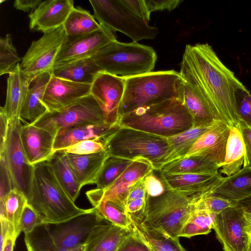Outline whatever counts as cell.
I'll list each match as a JSON object with an SVG mask.
<instances>
[{"label":"cell","instance_id":"6da1fadb","mask_svg":"<svg viewBox=\"0 0 251 251\" xmlns=\"http://www.w3.org/2000/svg\"><path fill=\"white\" fill-rule=\"evenodd\" d=\"M180 75L194 80L204 92L219 120L230 128L239 127L235 92L244 85L221 61L208 43L186 46L180 65Z\"/></svg>","mask_w":251,"mask_h":251},{"label":"cell","instance_id":"7a4b0ae2","mask_svg":"<svg viewBox=\"0 0 251 251\" xmlns=\"http://www.w3.org/2000/svg\"><path fill=\"white\" fill-rule=\"evenodd\" d=\"M25 195L45 224H57L87 212L77 207L57 179L48 161L30 165Z\"/></svg>","mask_w":251,"mask_h":251},{"label":"cell","instance_id":"3957f363","mask_svg":"<svg viewBox=\"0 0 251 251\" xmlns=\"http://www.w3.org/2000/svg\"><path fill=\"white\" fill-rule=\"evenodd\" d=\"M119 125L165 138L193 126L190 114L177 99L139 108L122 116Z\"/></svg>","mask_w":251,"mask_h":251},{"label":"cell","instance_id":"277c9868","mask_svg":"<svg viewBox=\"0 0 251 251\" xmlns=\"http://www.w3.org/2000/svg\"><path fill=\"white\" fill-rule=\"evenodd\" d=\"M125 78L120 119L135 110L170 99H178L182 78L175 70L151 72Z\"/></svg>","mask_w":251,"mask_h":251},{"label":"cell","instance_id":"5b68a950","mask_svg":"<svg viewBox=\"0 0 251 251\" xmlns=\"http://www.w3.org/2000/svg\"><path fill=\"white\" fill-rule=\"evenodd\" d=\"M93 57L102 72L123 77L152 72L157 59L151 47L117 40L103 47Z\"/></svg>","mask_w":251,"mask_h":251},{"label":"cell","instance_id":"8992f818","mask_svg":"<svg viewBox=\"0 0 251 251\" xmlns=\"http://www.w3.org/2000/svg\"><path fill=\"white\" fill-rule=\"evenodd\" d=\"M110 156L129 160L142 157L159 171L171 149L167 138L140 130L121 126L105 143Z\"/></svg>","mask_w":251,"mask_h":251},{"label":"cell","instance_id":"52a82bcc","mask_svg":"<svg viewBox=\"0 0 251 251\" xmlns=\"http://www.w3.org/2000/svg\"><path fill=\"white\" fill-rule=\"evenodd\" d=\"M194 210V204L188 197L166 189L159 196H149L141 222L173 238H179L180 231Z\"/></svg>","mask_w":251,"mask_h":251},{"label":"cell","instance_id":"ba28073f","mask_svg":"<svg viewBox=\"0 0 251 251\" xmlns=\"http://www.w3.org/2000/svg\"><path fill=\"white\" fill-rule=\"evenodd\" d=\"M95 19L99 24L112 31H120L133 42L142 39H153L158 34V28L132 13L121 0H89Z\"/></svg>","mask_w":251,"mask_h":251},{"label":"cell","instance_id":"9c48e42d","mask_svg":"<svg viewBox=\"0 0 251 251\" xmlns=\"http://www.w3.org/2000/svg\"><path fill=\"white\" fill-rule=\"evenodd\" d=\"M105 123L101 109L90 94L65 108L49 111L32 124L53 136L62 130L81 125Z\"/></svg>","mask_w":251,"mask_h":251},{"label":"cell","instance_id":"30bf717a","mask_svg":"<svg viewBox=\"0 0 251 251\" xmlns=\"http://www.w3.org/2000/svg\"><path fill=\"white\" fill-rule=\"evenodd\" d=\"M33 41L20 63L21 73L30 84L45 72L52 74L56 58L66 36L63 26L46 31Z\"/></svg>","mask_w":251,"mask_h":251},{"label":"cell","instance_id":"8fae6325","mask_svg":"<svg viewBox=\"0 0 251 251\" xmlns=\"http://www.w3.org/2000/svg\"><path fill=\"white\" fill-rule=\"evenodd\" d=\"M20 117L9 120L6 141L0 150L2 162L10 177L13 189L17 188L25 194L30 171L21 139L23 124Z\"/></svg>","mask_w":251,"mask_h":251},{"label":"cell","instance_id":"7c38bea8","mask_svg":"<svg viewBox=\"0 0 251 251\" xmlns=\"http://www.w3.org/2000/svg\"><path fill=\"white\" fill-rule=\"evenodd\" d=\"M104 219L93 207L87 212L57 224H44L53 242L58 247L72 249L85 244L89 235Z\"/></svg>","mask_w":251,"mask_h":251},{"label":"cell","instance_id":"4fadbf2b","mask_svg":"<svg viewBox=\"0 0 251 251\" xmlns=\"http://www.w3.org/2000/svg\"><path fill=\"white\" fill-rule=\"evenodd\" d=\"M115 40L116 39L113 32L102 25L99 29L90 33L66 35L53 68L93 56L103 47Z\"/></svg>","mask_w":251,"mask_h":251},{"label":"cell","instance_id":"5bb4252c","mask_svg":"<svg viewBox=\"0 0 251 251\" xmlns=\"http://www.w3.org/2000/svg\"><path fill=\"white\" fill-rule=\"evenodd\" d=\"M125 88V77L103 72L99 73L92 84L90 94L100 105L105 123L119 125Z\"/></svg>","mask_w":251,"mask_h":251},{"label":"cell","instance_id":"9a60e30c","mask_svg":"<svg viewBox=\"0 0 251 251\" xmlns=\"http://www.w3.org/2000/svg\"><path fill=\"white\" fill-rule=\"evenodd\" d=\"M213 229L224 251H247L250 235L242 208L236 205L216 215Z\"/></svg>","mask_w":251,"mask_h":251},{"label":"cell","instance_id":"2e32d148","mask_svg":"<svg viewBox=\"0 0 251 251\" xmlns=\"http://www.w3.org/2000/svg\"><path fill=\"white\" fill-rule=\"evenodd\" d=\"M160 172V179L167 190L184 195L193 203L201 198L212 193L224 177L216 175L168 174Z\"/></svg>","mask_w":251,"mask_h":251},{"label":"cell","instance_id":"e0dca14e","mask_svg":"<svg viewBox=\"0 0 251 251\" xmlns=\"http://www.w3.org/2000/svg\"><path fill=\"white\" fill-rule=\"evenodd\" d=\"M179 100L190 114L194 127L210 126L218 121L211 102L195 83L182 79Z\"/></svg>","mask_w":251,"mask_h":251},{"label":"cell","instance_id":"ac0fdd59","mask_svg":"<svg viewBox=\"0 0 251 251\" xmlns=\"http://www.w3.org/2000/svg\"><path fill=\"white\" fill-rule=\"evenodd\" d=\"M92 84L77 83L51 75L43 101L49 111L68 107L90 94Z\"/></svg>","mask_w":251,"mask_h":251},{"label":"cell","instance_id":"d6986e66","mask_svg":"<svg viewBox=\"0 0 251 251\" xmlns=\"http://www.w3.org/2000/svg\"><path fill=\"white\" fill-rule=\"evenodd\" d=\"M230 127L216 121L194 144L185 156L197 155L205 158L220 166L224 162Z\"/></svg>","mask_w":251,"mask_h":251},{"label":"cell","instance_id":"ffe728a7","mask_svg":"<svg viewBox=\"0 0 251 251\" xmlns=\"http://www.w3.org/2000/svg\"><path fill=\"white\" fill-rule=\"evenodd\" d=\"M21 139L29 165L48 161L55 153V137L46 130L32 124L23 125Z\"/></svg>","mask_w":251,"mask_h":251},{"label":"cell","instance_id":"44dd1931","mask_svg":"<svg viewBox=\"0 0 251 251\" xmlns=\"http://www.w3.org/2000/svg\"><path fill=\"white\" fill-rule=\"evenodd\" d=\"M74 2L73 0L43 1L29 15L30 29L44 33L63 25L75 7Z\"/></svg>","mask_w":251,"mask_h":251},{"label":"cell","instance_id":"7402d4cb","mask_svg":"<svg viewBox=\"0 0 251 251\" xmlns=\"http://www.w3.org/2000/svg\"><path fill=\"white\" fill-rule=\"evenodd\" d=\"M106 123L75 126L61 130L55 137L53 150L55 152L78 142L96 140L104 144L109 137L120 127Z\"/></svg>","mask_w":251,"mask_h":251},{"label":"cell","instance_id":"603a6c76","mask_svg":"<svg viewBox=\"0 0 251 251\" xmlns=\"http://www.w3.org/2000/svg\"><path fill=\"white\" fill-rule=\"evenodd\" d=\"M66 153L81 188L86 185L95 184L105 161L110 156L106 150L86 155Z\"/></svg>","mask_w":251,"mask_h":251},{"label":"cell","instance_id":"cb8c5ba5","mask_svg":"<svg viewBox=\"0 0 251 251\" xmlns=\"http://www.w3.org/2000/svg\"><path fill=\"white\" fill-rule=\"evenodd\" d=\"M131 232L104 220L89 235L85 251H116Z\"/></svg>","mask_w":251,"mask_h":251},{"label":"cell","instance_id":"d4e9b609","mask_svg":"<svg viewBox=\"0 0 251 251\" xmlns=\"http://www.w3.org/2000/svg\"><path fill=\"white\" fill-rule=\"evenodd\" d=\"M213 195L237 203L251 197V167L243 166L237 173L224 177L213 190Z\"/></svg>","mask_w":251,"mask_h":251},{"label":"cell","instance_id":"484cf974","mask_svg":"<svg viewBox=\"0 0 251 251\" xmlns=\"http://www.w3.org/2000/svg\"><path fill=\"white\" fill-rule=\"evenodd\" d=\"M51 75L50 72L44 73L32 82L21 111L20 117L22 120L33 124L49 112L43 99Z\"/></svg>","mask_w":251,"mask_h":251},{"label":"cell","instance_id":"4316f807","mask_svg":"<svg viewBox=\"0 0 251 251\" xmlns=\"http://www.w3.org/2000/svg\"><path fill=\"white\" fill-rule=\"evenodd\" d=\"M30 84L21 74L20 63L9 74L6 100L3 106L9 119L20 117V113Z\"/></svg>","mask_w":251,"mask_h":251},{"label":"cell","instance_id":"83f0119b","mask_svg":"<svg viewBox=\"0 0 251 251\" xmlns=\"http://www.w3.org/2000/svg\"><path fill=\"white\" fill-rule=\"evenodd\" d=\"M100 72L93 56L54 67L52 74L71 81L92 84Z\"/></svg>","mask_w":251,"mask_h":251},{"label":"cell","instance_id":"f1b7e54d","mask_svg":"<svg viewBox=\"0 0 251 251\" xmlns=\"http://www.w3.org/2000/svg\"><path fill=\"white\" fill-rule=\"evenodd\" d=\"M130 228L149 246L152 251H186L179 238H173L156 229L148 227L128 215Z\"/></svg>","mask_w":251,"mask_h":251},{"label":"cell","instance_id":"f546056e","mask_svg":"<svg viewBox=\"0 0 251 251\" xmlns=\"http://www.w3.org/2000/svg\"><path fill=\"white\" fill-rule=\"evenodd\" d=\"M245 148L239 127L230 128L227 141L225 156L219 172L226 176H231L240 171L244 165Z\"/></svg>","mask_w":251,"mask_h":251},{"label":"cell","instance_id":"4dcf8cb0","mask_svg":"<svg viewBox=\"0 0 251 251\" xmlns=\"http://www.w3.org/2000/svg\"><path fill=\"white\" fill-rule=\"evenodd\" d=\"M218 165L200 156H186L163 165L158 171L168 174H218Z\"/></svg>","mask_w":251,"mask_h":251},{"label":"cell","instance_id":"1f68e13d","mask_svg":"<svg viewBox=\"0 0 251 251\" xmlns=\"http://www.w3.org/2000/svg\"><path fill=\"white\" fill-rule=\"evenodd\" d=\"M27 203L25 194L17 188L12 189L3 199L0 200V218L8 222L15 242L21 232L20 221Z\"/></svg>","mask_w":251,"mask_h":251},{"label":"cell","instance_id":"d6a6232c","mask_svg":"<svg viewBox=\"0 0 251 251\" xmlns=\"http://www.w3.org/2000/svg\"><path fill=\"white\" fill-rule=\"evenodd\" d=\"M48 161L62 187L75 202L81 187L70 165L66 153L56 151Z\"/></svg>","mask_w":251,"mask_h":251},{"label":"cell","instance_id":"836d02e7","mask_svg":"<svg viewBox=\"0 0 251 251\" xmlns=\"http://www.w3.org/2000/svg\"><path fill=\"white\" fill-rule=\"evenodd\" d=\"M212 126L208 127L193 126L183 132L168 137L171 151L165 164L184 157L196 141Z\"/></svg>","mask_w":251,"mask_h":251},{"label":"cell","instance_id":"e575fe53","mask_svg":"<svg viewBox=\"0 0 251 251\" xmlns=\"http://www.w3.org/2000/svg\"><path fill=\"white\" fill-rule=\"evenodd\" d=\"M63 27L68 36L88 34L99 29L101 25L90 12L80 7H74L70 13Z\"/></svg>","mask_w":251,"mask_h":251},{"label":"cell","instance_id":"d590c367","mask_svg":"<svg viewBox=\"0 0 251 251\" xmlns=\"http://www.w3.org/2000/svg\"><path fill=\"white\" fill-rule=\"evenodd\" d=\"M216 216V214L208 210L194 209L184 225L179 237L190 238L208 234L213 229Z\"/></svg>","mask_w":251,"mask_h":251},{"label":"cell","instance_id":"8d00e7d4","mask_svg":"<svg viewBox=\"0 0 251 251\" xmlns=\"http://www.w3.org/2000/svg\"><path fill=\"white\" fill-rule=\"evenodd\" d=\"M24 241L27 251H85L86 248V244L72 249L58 247L48 234L44 224L30 233L25 234Z\"/></svg>","mask_w":251,"mask_h":251},{"label":"cell","instance_id":"74e56055","mask_svg":"<svg viewBox=\"0 0 251 251\" xmlns=\"http://www.w3.org/2000/svg\"><path fill=\"white\" fill-rule=\"evenodd\" d=\"M132 162V160L109 156L95 182L96 188L103 189L110 186Z\"/></svg>","mask_w":251,"mask_h":251},{"label":"cell","instance_id":"f35d334b","mask_svg":"<svg viewBox=\"0 0 251 251\" xmlns=\"http://www.w3.org/2000/svg\"><path fill=\"white\" fill-rule=\"evenodd\" d=\"M91 204L102 219L114 225L130 229V220L125 209L109 201H100Z\"/></svg>","mask_w":251,"mask_h":251},{"label":"cell","instance_id":"ab89813d","mask_svg":"<svg viewBox=\"0 0 251 251\" xmlns=\"http://www.w3.org/2000/svg\"><path fill=\"white\" fill-rule=\"evenodd\" d=\"M154 170V167L150 161L142 157H138L132 160L114 182L134 183Z\"/></svg>","mask_w":251,"mask_h":251},{"label":"cell","instance_id":"60d3db41","mask_svg":"<svg viewBox=\"0 0 251 251\" xmlns=\"http://www.w3.org/2000/svg\"><path fill=\"white\" fill-rule=\"evenodd\" d=\"M22 61L10 34L0 39V75L9 74Z\"/></svg>","mask_w":251,"mask_h":251},{"label":"cell","instance_id":"b9f144b4","mask_svg":"<svg viewBox=\"0 0 251 251\" xmlns=\"http://www.w3.org/2000/svg\"><path fill=\"white\" fill-rule=\"evenodd\" d=\"M236 204L227 199L210 193L201 198L194 206L195 209L206 210L217 215Z\"/></svg>","mask_w":251,"mask_h":251},{"label":"cell","instance_id":"7bdbcfd3","mask_svg":"<svg viewBox=\"0 0 251 251\" xmlns=\"http://www.w3.org/2000/svg\"><path fill=\"white\" fill-rule=\"evenodd\" d=\"M235 103L240 121L251 128V92L246 88L235 92Z\"/></svg>","mask_w":251,"mask_h":251},{"label":"cell","instance_id":"ee69618b","mask_svg":"<svg viewBox=\"0 0 251 251\" xmlns=\"http://www.w3.org/2000/svg\"><path fill=\"white\" fill-rule=\"evenodd\" d=\"M105 150H106V148L103 142L96 140H85L76 143L57 151H62L77 155H86Z\"/></svg>","mask_w":251,"mask_h":251},{"label":"cell","instance_id":"f6af8a7d","mask_svg":"<svg viewBox=\"0 0 251 251\" xmlns=\"http://www.w3.org/2000/svg\"><path fill=\"white\" fill-rule=\"evenodd\" d=\"M45 224L36 210L27 203L23 211L20 221V229L24 234L32 232L37 227Z\"/></svg>","mask_w":251,"mask_h":251},{"label":"cell","instance_id":"bcb514c9","mask_svg":"<svg viewBox=\"0 0 251 251\" xmlns=\"http://www.w3.org/2000/svg\"><path fill=\"white\" fill-rule=\"evenodd\" d=\"M131 229V233L122 242L116 251H152L137 234Z\"/></svg>","mask_w":251,"mask_h":251},{"label":"cell","instance_id":"7dc6e473","mask_svg":"<svg viewBox=\"0 0 251 251\" xmlns=\"http://www.w3.org/2000/svg\"><path fill=\"white\" fill-rule=\"evenodd\" d=\"M122 3L134 15L148 22L150 20L149 12L145 0H121Z\"/></svg>","mask_w":251,"mask_h":251},{"label":"cell","instance_id":"c3c4849f","mask_svg":"<svg viewBox=\"0 0 251 251\" xmlns=\"http://www.w3.org/2000/svg\"><path fill=\"white\" fill-rule=\"evenodd\" d=\"M144 179L147 194L150 197L159 196L165 191L163 183L153 174V172L145 176Z\"/></svg>","mask_w":251,"mask_h":251},{"label":"cell","instance_id":"681fc988","mask_svg":"<svg viewBox=\"0 0 251 251\" xmlns=\"http://www.w3.org/2000/svg\"><path fill=\"white\" fill-rule=\"evenodd\" d=\"M150 13L155 11L167 10L171 11L177 7L183 0H145Z\"/></svg>","mask_w":251,"mask_h":251},{"label":"cell","instance_id":"f907efd6","mask_svg":"<svg viewBox=\"0 0 251 251\" xmlns=\"http://www.w3.org/2000/svg\"><path fill=\"white\" fill-rule=\"evenodd\" d=\"M239 128L242 135L245 148L243 166L251 167V128L241 121Z\"/></svg>","mask_w":251,"mask_h":251},{"label":"cell","instance_id":"816d5d0a","mask_svg":"<svg viewBox=\"0 0 251 251\" xmlns=\"http://www.w3.org/2000/svg\"><path fill=\"white\" fill-rule=\"evenodd\" d=\"M148 195L145 187L144 178L141 179L132 185L129 191L126 203L138 199L147 198Z\"/></svg>","mask_w":251,"mask_h":251},{"label":"cell","instance_id":"f5cc1de1","mask_svg":"<svg viewBox=\"0 0 251 251\" xmlns=\"http://www.w3.org/2000/svg\"><path fill=\"white\" fill-rule=\"evenodd\" d=\"M0 200L3 199L13 189L10 177L3 163L0 161Z\"/></svg>","mask_w":251,"mask_h":251},{"label":"cell","instance_id":"db71d44e","mask_svg":"<svg viewBox=\"0 0 251 251\" xmlns=\"http://www.w3.org/2000/svg\"><path fill=\"white\" fill-rule=\"evenodd\" d=\"M9 119L3 106L0 108V150L5 143L7 137Z\"/></svg>","mask_w":251,"mask_h":251},{"label":"cell","instance_id":"11a10c76","mask_svg":"<svg viewBox=\"0 0 251 251\" xmlns=\"http://www.w3.org/2000/svg\"><path fill=\"white\" fill-rule=\"evenodd\" d=\"M41 0H16L13 3L14 8L24 12L35 9L42 2Z\"/></svg>","mask_w":251,"mask_h":251},{"label":"cell","instance_id":"9f6ffc18","mask_svg":"<svg viewBox=\"0 0 251 251\" xmlns=\"http://www.w3.org/2000/svg\"><path fill=\"white\" fill-rule=\"evenodd\" d=\"M15 243L16 242L11 237L8 236L1 251H13Z\"/></svg>","mask_w":251,"mask_h":251},{"label":"cell","instance_id":"6f0895ef","mask_svg":"<svg viewBox=\"0 0 251 251\" xmlns=\"http://www.w3.org/2000/svg\"><path fill=\"white\" fill-rule=\"evenodd\" d=\"M244 211L251 213V197L237 203Z\"/></svg>","mask_w":251,"mask_h":251},{"label":"cell","instance_id":"680465c9","mask_svg":"<svg viewBox=\"0 0 251 251\" xmlns=\"http://www.w3.org/2000/svg\"><path fill=\"white\" fill-rule=\"evenodd\" d=\"M243 211L246 222L247 232L250 236H251V213L244 211L243 209Z\"/></svg>","mask_w":251,"mask_h":251},{"label":"cell","instance_id":"91938a15","mask_svg":"<svg viewBox=\"0 0 251 251\" xmlns=\"http://www.w3.org/2000/svg\"><path fill=\"white\" fill-rule=\"evenodd\" d=\"M247 251H251V236H250L248 247Z\"/></svg>","mask_w":251,"mask_h":251}]
</instances>
